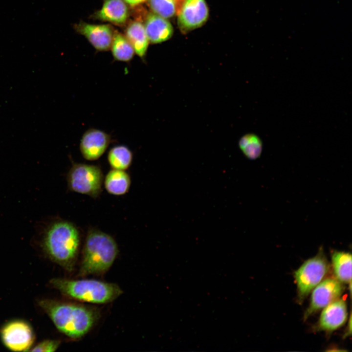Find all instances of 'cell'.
I'll list each match as a JSON object with an SVG mask.
<instances>
[{
	"label": "cell",
	"mask_w": 352,
	"mask_h": 352,
	"mask_svg": "<svg viewBox=\"0 0 352 352\" xmlns=\"http://www.w3.org/2000/svg\"><path fill=\"white\" fill-rule=\"evenodd\" d=\"M4 345L15 352H25L31 347L34 340L32 329L26 322L16 320L4 325L0 330Z\"/></svg>",
	"instance_id": "cell-7"
},
{
	"label": "cell",
	"mask_w": 352,
	"mask_h": 352,
	"mask_svg": "<svg viewBox=\"0 0 352 352\" xmlns=\"http://www.w3.org/2000/svg\"><path fill=\"white\" fill-rule=\"evenodd\" d=\"M332 266L337 279L341 282H352V255L344 251H333L331 254Z\"/></svg>",
	"instance_id": "cell-17"
},
{
	"label": "cell",
	"mask_w": 352,
	"mask_h": 352,
	"mask_svg": "<svg viewBox=\"0 0 352 352\" xmlns=\"http://www.w3.org/2000/svg\"><path fill=\"white\" fill-rule=\"evenodd\" d=\"M126 35L134 52L141 59H144L149 42L144 25L138 22H132L127 27Z\"/></svg>",
	"instance_id": "cell-16"
},
{
	"label": "cell",
	"mask_w": 352,
	"mask_h": 352,
	"mask_svg": "<svg viewBox=\"0 0 352 352\" xmlns=\"http://www.w3.org/2000/svg\"><path fill=\"white\" fill-rule=\"evenodd\" d=\"M131 183L129 175L124 170L112 169L107 174L104 186L107 191L115 196H121L128 192Z\"/></svg>",
	"instance_id": "cell-15"
},
{
	"label": "cell",
	"mask_w": 352,
	"mask_h": 352,
	"mask_svg": "<svg viewBox=\"0 0 352 352\" xmlns=\"http://www.w3.org/2000/svg\"><path fill=\"white\" fill-rule=\"evenodd\" d=\"M144 28L149 41L157 44L169 39L173 34V27L169 21L156 14H150Z\"/></svg>",
	"instance_id": "cell-13"
},
{
	"label": "cell",
	"mask_w": 352,
	"mask_h": 352,
	"mask_svg": "<svg viewBox=\"0 0 352 352\" xmlns=\"http://www.w3.org/2000/svg\"><path fill=\"white\" fill-rule=\"evenodd\" d=\"M80 244V235L76 226L66 220L52 223L44 239V249L54 262L71 271L75 266Z\"/></svg>",
	"instance_id": "cell-2"
},
{
	"label": "cell",
	"mask_w": 352,
	"mask_h": 352,
	"mask_svg": "<svg viewBox=\"0 0 352 352\" xmlns=\"http://www.w3.org/2000/svg\"><path fill=\"white\" fill-rule=\"evenodd\" d=\"M111 141L110 134L99 129L90 128L83 133L79 148L84 158L95 160L104 154Z\"/></svg>",
	"instance_id": "cell-10"
},
{
	"label": "cell",
	"mask_w": 352,
	"mask_h": 352,
	"mask_svg": "<svg viewBox=\"0 0 352 352\" xmlns=\"http://www.w3.org/2000/svg\"><path fill=\"white\" fill-rule=\"evenodd\" d=\"M39 304L57 329L73 339L86 335L99 317L96 310L81 304L51 300H44Z\"/></svg>",
	"instance_id": "cell-1"
},
{
	"label": "cell",
	"mask_w": 352,
	"mask_h": 352,
	"mask_svg": "<svg viewBox=\"0 0 352 352\" xmlns=\"http://www.w3.org/2000/svg\"><path fill=\"white\" fill-rule=\"evenodd\" d=\"M61 342L57 340H44L33 347L30 351L31 352H53L59 348Z\"/></svg>",
	"instance_id": "cell-22"
},
{
	"label": "cell",
	"mask_w": 352,
	"mask_h": 352,
	"mask_svg": "<svg viewBox=\"0 0 352 352\" xmlns=\"http://www.w3.org/2000/svg\"><path fill=\"white\" fill-rule=\"evenodd\" d=\"M103 174L96 165L74 163L69 170L67 181L69 189L92 198L98 197L102 192Z\"/></svg>",
	"instance_id": "cell-5"
},
{
	"label": "cell",
	"mask_w": 352,
	"mask_h": 352,
	"mask_svg": "<svg viewBox=\"0 0 352 352\" xmlns=\"http://www.w3.org/2000/svg\"><path fill=\"white\" fill-rule=\"evenodd\" d=\"M50 283L53 287L70 298L92 304L110 303L122 293L117 285L97 280L54 278Z\"/></svg>",
	"instance_id": "cell-4"
},
{
	"label": "cell",
	"mask_w": 352,
	"mask_h": 352,
	"mask_svg": "<svg viewBox=\"0 0 352 352\" xmlns=\"http://www.w3.org/2000/svg\"><path fill=\"white\" fill-rule=\"evenodd\" d=\"M118 253L117 243L111 236L97 229L89 230L78 275L84 277L105 273L113 264Z\"/></svg>",
	"instance_id": "cell-3"
},
{
	"label": "cell",
	"mask_w": 352,
	"mask_h": 352,
	"mask_svg": "<svg viewBox=\"0 0 352 352\" xmlns=\"http://www.w3.org/2000/svg\"><path fill=\"white\" fill-rule=\"evenodd\" d=\"M328 264L322 247L314 257L307 260L295 272L298 296L302 300L323 279Z\"/></svg>",
	"instance_id": "cell-6"
},
{
	"label": "cell",
	"mask_w": 352,
	"mask_h": 352,
	"mask_svg": "<svg viewBox=\"0 0 352 352\" xmlns=\"http://www.w3.org/2000/svg\"><path fill=\"white\" fill-rule=\"evenodd\" d=\"M128 16V8L124 0H106L95 15L98 19L116 24H124Z\"/></svg>",
	"instance_id": "cell-14"
},
{
	"label": "cell",
	"mask_w": 352,
	"mask_h": 352,
	"mask_svg": "<svg viewBox=\"0 0 352 352\" xmlns=\"http://www.w3.org/2000/svg\"><path fill=\"white\" fill-rule=\"evenodd\" d=\"M347 317L346 302L338 299L324 308L319 321L322 330H333L341 326Z\"/></svg>",
	"instance_id": "cell-12"
},
{
	"label": "cell",
	"mask_w": 352,
	"mask_h": 352,
	"mask_svg": "<svg viewBox=\"0 0 352 352\" xmlns=\"http://www.w3.org/2000/svg\"><path fill=\"white\" fill-rule=\"evenodd\" d=\"M75 28L79 33L86 37L97 50L106 51L111 47L113 33L110 25L81 22L77 24Z\"/></svg>",
	"instance_id": "cell-11"
},
{
	"label": "cell",
	"mask_w": 352,
	"mask_h": 352,
	"mask_svg": "<svg viewBox=\"0 0 352 352\" xmlns=\"http://www.w3.org/2000/svg\"><path fill=\"white\" fill-rule=\"evenodd\" d=\"M208 16L205 0H183L177 14L178 25L185 33L202 26Z\"/></svg>",
	"instance_id": "cell-8"
},
{
	"label": "cell",
	"mask_w": 352,
	"mask_h": 352,
	"mask_svg": "<svg viewBox=\"0 0 352 352\" xmlns=\"http://www.w3.org/2000/svg\"><path fill=\"white\" fill-rule=\"evenodd\" d=\"M125 2L132 6L136 5L146 1L147 0H124Z\"/></svg>",
	"instance_id": "cell-23"
},
{
	"label": "cell",
	"mask_w": 352,
	"mask_h": 352,
	"mask_svg": "<svg viewBox=\"0 0 352 352\" xmlns=\"http://www.w3.org/2000/svg\"><path fill=\"white\" fill-rule=\"evenodd\" d=\"M111 47L115 60L128 62L133 58V48L127 38L121 34L116 32L113 34Z\"/></svg>",
	"instance_id": "cell-19"
},
{
	"label": "cell",
	"mask_w": 352,
	"mask_h": 352,
	"mask_svg": "<svg viewBox=\"0 0 352 352\" xmlns=\"http://www.w3.org/2000/svg\"><path fill=\"white\" fill-rule=\"evenodd\" d=\"M107 156L109 163L112 169L125 171L132 164L133 154L128 147L119 145L111 148Z\"/></svg>",
	"instance_id": "cell-18"
},
{
	"label": "cell",
	"mask_w": 352,
	"mask_h": 352,
	"mask_svg": "<svg viewBox=\"0 0 352 352\" xmlns=\"http://www.w3.org/2000/svg\"><path fill=\"white\" fill-rule=\"evenodd\" d=\"M313 289L305 318L338 299L343 292V286L337 279L327 278L321 281Z\"/></svg>",
	"instance_id": "cell-9"
},
{
	"label": "cell",
	"mask_w": 352,
	"mask_h": 352,
	"mask_svg": "<svg viewBox=\"0 0 352 352\" xmlns=\"http://www.w3.org/2000/svg\"><path fill=\"white\" fill-rule=\"evenodd\" d=\"M239 147L243 154L250 160L259 158L263 151L261 139L252 133L243 135L239 140Z\"/></svg>",
	"instance_id": "cell-20"
},
{
	"label": "cell",
	"mask_w": 352,
	"mask_h": 352,
	"mask_svg": "<svg viewBox=\"0 0 352 352\" xmlns=\"http://www.w3.org/2000/svg\"><path fill=\"white\" fill-rule=\"evenodd\" d=\"M183 0H149V4L154 13L164 18L177 15Z\"/></svg>",
	"instance_id": "cell-21"
}]
</instances>
